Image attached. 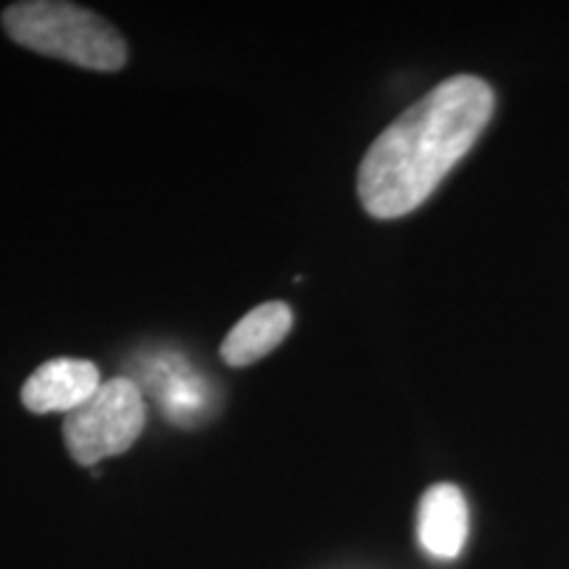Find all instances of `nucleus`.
I'll list each match as a JSON object with an SVG mask.
<instances>
[{"mask_svg": "<svg viewBox=\"0 0 569 569\" xmlns=\"http://www.w3.org/2000/svg\"><path fill=\"white\" fill-rule=\"evenodd\" d=\"M469 536L467 498L451 482H438L427 488L417 511L419 546L432 559L451 561L465 551Z\"/></svg>", "mask_w": 569, "mask_h": 569, "instance_id": "nucleus-5", "label": "nucleus"}, {"mask_svg": "<svg viewBox=\"0 0 569 569\" xmlns=\"http://www.w3.org/2000/svg\"><path fill=\"white\" fill-rule=\"evenodd\" d=\"M101 369L84 359H53L34 369L21 388V401L34 415L74 411L101 388Z\"/></svg>", "mask_w": 569, "mask_h": 569, "instance_id": "nucleus-4", "label": "nucleus"}, {"mask_svg": "<svg viewBox=\"0 0 569 569\" xmlns=\"http://www.w3.org/2000/svg\"><path fill=\"white\" fill-rule=\"evenodd\" d=\"M6 32L34 53L53 56L96 71H117L127 63V46L109 21L82 6L30 0L3 13Z\"/></svg>", "mask_w": 569, "mask_h": 569, "instance_id": "nucleus-2", "label": "nucleus"}, {"mask_svg": "<svg viewBox=\"0 0 569 569\" xmlns=\"http://www.w3.org/2000/svg\"><path fill=\"white\" fill-rule=\"evenodd\" d=\"M146 427L142 390L130 377L103 382L82 407L63 419V440L77 465L92 467L101 459L119 457L140 438Z\"/></svg>", "mask_w": 569, "mask_h": 569, "instance_id": "nucleus-3", "label": "nucleus"}, {"mask_svg": "<svg viewBox=\"0 0 569 569\" xmlns=\"http://www.w3.org/2000/svg\"><path fill=\"white\" fill-rule=\"evenodd\" d=\"M290 327H293V311L288 303L269 301L256 306L224 338L222 359L230 367L253 365L288 338Z\"/></svg>", "mask_w": 569, "mask_h": 569, "instance_id": "nucleus-6", "label": "nucleus"}, {"mask_svg": "<svg viewBox=\"0 0 569 569\" xmlns=\"http://www.w3.org/2000/svg\"><path fill=\"white\" fill-rule=\"evenodd\" d=\"M493 90L472 74L448 77L403 111L359 167L361 206L375 219L407 217L436 193L493 117Z\"/></svg>", "mask_w": 569, "mask_h": 569, "instance_id": "nucleus-1", "label": "nucleus"}]
</instances>
